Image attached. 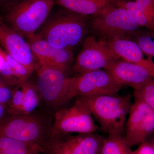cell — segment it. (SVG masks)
Segmentation results:
<instances>
[{
    "label": "cell",
    "instance_id": "cell-10",
    "mask_svg": "<svg viewBox=\"0 0 154 154\" xmlns=\"http://www.w3.org/2000/svg\"><path fill=\"white\" fill-rule=\"evenodd\" d=\"M107 42L98 40L92 35L86 36L83 47L72 66L77 75L104 69L113 60L119 59Z\"/></svg>",
    "mask_w": 154,
    "mask_h": 154
},
{
    "label": "cell",
    "instance_id": "cell-19",
    "mask_svg": "<svg viewBox=\"0 0 154 154\" xmlns=\"http://www.w3.org/2000/svg\"><path fill=\"white\" fill-rule=\"evenodd\" d=\"M101 154H133V150L123 135H108L102 145Z\"/></svg>",
    "mask_w": 154,
    "mask_h": 154
},
{
    "label": "cell",
    "instance_id": "cell-2",
    "mask_svg": "<svg viewBox=\"0 0 154 154\" xmlns=\"http://www.w3.org/2000/svg\"><path fill=\"white\" fill-rule=\"evenodd\" d=\"M55 0H8L3 21L23 37L36 34L52 11Z\"/></svg>",
    "mask_w": 154,
    "mask_h": 154
},
{
    "label": "cell",
    "instance_id": "cell-1",
    "mask_svg": "<svg viewBox=\"0 0 154 154\" xmlns=\"http://www.w3.org/2000/svg\"><path fill=\"white\" fill-rule=\"evenodd\" d=\"M63 9L51 16L50 14L36 34L53 47L72 50L85 38L90 19Z\"/></svg>",
    "mask_w": 154,
    "mask_h": 154
},
{
    "label": "cell",
    "instance_id": "cell-17",
    "mask_svg": "<svg viewBox=\"0 0 154 154\" xmlns=\"http://www.w3.org/2000/svg\"><path fill=\"white\" fill-rule=\"evenodd\" d=\"M44 153L42 147L37 144L25 142L7 137L0 136V154Z\"/></svg>",
    "mask_w": 154,
    "mask_h": 154
},
{
    "label": "cell",
    "instance_id": "cell-25",
    "mask_svg": "<svg viewBox=\"0 0 154 154\" xmlns=\"http://www.w3.org/2000/svg\"><path fill=\"white\" fill-rule=\"evenodd\" d=\"M13 90L4 86L0 85V103L9 105L12 98Z\"/></svg>",
    "mask_w": 154,
    "mask_h": 154
},
{
    "label": "cell",
    "instance_id": "cell-24",
    "mask_svg": "<svg viewBox=\"0 0 154 154\" xmlns=\"http://www.w3.org/2000/svg\"><path fill=\"white\" fill-rule=\"evenodd\" d=\"M145 13L154 21V0H134Z\"/></svg>",
    "mask_w": 154,
    "mask_h": 154
},
{
    "label": "cell",
    "instance_id": "cell-7",
    "mask_svg": "<svg viewBox=\"0 0 154 154\" xmlns=\"http://www.w3.org/2000/svg\"><path fill=\"white\" fill-rule=\"evenodd\" d=\"M66 72L52 67L40 66L36 86L40 97L48 107L58 109L70 101L71 78Z\"/></svg>",
    "mask_w": 154,
    "mask_h": 154
},
{
    "label": "cell",
    "instance_id": "cell-4",
    "mask_svg": "<svg viewBox=\"0 0 154 154\" xmlns=\"http://www.w3.org/2000/svg\"><path fill=\"white\" fill-rule=\"evenodd\" d=\"M143 28L139 25L124 8L115 2L89 19L91 35L100 41L130 38Z\"/></svg>",
    "mask_w": 154,
    "mask_h": 154
},
{
    "label": "cell",
    "instance_id": "cell-29",
    "mask_svg": "<svg viewBox=\"0 0 154 154\" xmlns=\"http://www.w3.org/2000/svg\"><path fill=\"white\" fill-rule=\"evenodd\" d=\"M147 141L152 146L154 151V132L149 137Z\"/></svg>",
    "mask_w": 154,
    "mask_h": 154
},
{
    "label": "cell",
    "instance_id": "cell-11",
    "mask_svg": "<svg viewBox=\"0 0 154 154\" xmlns=\"http://www.w3.org/2000/svg\"><path fill=\"white\" fill-rule=\"evenodd\" d=\"M154 132V110L145 102L134 99L125 124L124 137L131 147L147 141Z\"/></svg>",
    "mask_w": 154,
    "mask_h": 154
},
{
    "label": "cell",
    "instance_id": "cell-26",
    "mask_svg": "<svg viewBox=\"0 0 154 154\" xmlns=\"http://www.w3.org/2000/svg\"><path fill=\"white\" fill-rule=\"evenodd\" d=\"M138 146L137 148L133 151V154H154L153 149L148 141Z\"/></svg>",
    "mask_w": 154,
    "mask_h": 154
},
{
    "label": "cell",
    "instance_id": "cell-9",
    "mask_svg": "<svg viewBox=\"0 0 154 154\" xmlns=\"http://www.w3.org/2000/svg\"><path fill=\"white\" fill-rule=\"evenodd\" d=\"M122 86L105 69L97 70L71 78L69 96L114 95Z\"/></svg>",
    "mask_w": 154,
    "mask_h": 154
},
{
    "label": "cell",
    "instance_id": "cell-13",
    "mask_svg": "<svg viewBox=\"0 0 154 154\" xmlns=\"http://www.w3.org/2000/svg\"><path fill=\"white\" fill-rule=\"evenodd\" d=\"M0 44L11 57L31 73L36 68L35 57L28 42L0 17Z\"/></svg>",
    "mask_w": 154,
    "mask_h": 154
},
{
    "label": "cell",
    "instance_id": "cell-8",
    "mask_svg": "<svg viewBox=\"0 0 154 154\" xmlns=\"http://www.w3.org/2000/svg\"><path fill=\"white\" fill-rule=\"evenodd\" d=\"M105 139L95 132L49 136L42 149L45 154H101Z\"/></svg>",
    "mask_w": 154,
    "mask_h": 154
},
{
    "label": "cell",
    "instance_id": "cell-5",
    "mask_svg": "<svg viewBox=\"0 0 154 154\" xmlns=\"http://www.w3.org/2000/svg\"><path fill=\"white\" fill-rule=\"evenodd\" d=\"M49 128L33 113L8 115L0 122V136L37 144L42 148L48 137Z\"/></svg>",
    "mask_w": 154,
    "mask_h": 154
},
{
    "label": "cell",
    "instance_id": "cell-12",
    "mask_svg": "<svg viewBox=\"0 0 154 154\" xmlns=\"http://www.w3.org/2000/svg\"><path fill=\"white\" fill-rule=\"evenodd\" d=\"M27 38L40 66L56 68L66 72L73 64L75 59L71 49L53 47L36 34Z\"/></svg>",
    "mask_w": 154,
    "mask_h": 154
},
{
    "label": "cell",
    "instance_id": "cell-23",
    "mask_svg": "<svg viewBox=\"0 0 154 154\" xmlns=\"http://www.w3.org/2000/svg\"><path fill=\"white\" fill-rule=\"evenodd\" d=\"M24 101V92L20 85L13 90L12 98L8 108V115L22 114Z\"/></svg>",
    "mask_w": 154,
    "mask_h": 154
},
{
    "label": "cell",
    "instance_id": "cell-14",
    "mask_svg": "<svg viewBox=\"0 0 154 154\" xmlns=\"http://www.w3.org/2000/svg\"><path fill=\"white\" fill-rule=\"evenodd\" d=\"M104 69L122 86H129L134 90L154 78L146 69L121 59L112 61Z\"/></svg>",
    "mask_w": 154,
    "mask_h": 154
},
{
    "label": "cell",
    "instance_id": "cell-3",
    "mask_svg": "<svg viewBox=\"0 0 154 154\" xmlns=\"http://www.w3.org/2000/svg\"><path fill=\"white\" fill-rule=\"evenodd\" d=\"M80 100L88 108L99 128L107 134L123 135L132 103L129 96L117 95L81 96Z\"/></svg>",
    "mask_w": 154,
    "mask_h": 154
},
{
    "label": "cell",
    "instance_id": "cell-6",
    "mask_svg": "<svg viewBox=\"0 0 154 154\" xmlns=\"http://www.w3.org/2000/svg\"><path fill=\"white\" fill-rule=\"evenodd\" d=\"M99 128L87 107L79 99L71 107L57 110L49 136L95 133Z\"/></svg>",
    "mask_w": 154,
    "mask_h": 154
},
{
    "label": "cell",
    "instance_id": "cell-31",
    "mask_svg": "<svg viewBox=\"0 0 154 154\" xmlns=\"http://www.w3.org/2000/svg\"><path fill=\"white\" fill-rule=\"evenodd\" d=\"M114 1H116V0H114Z\"/></svg>",
    "mask_w": 154,
    "mask_h": 154
},
{
    "label": "cell",
    "instance_id": "cell-18",
    "mask_svg": "<svg viewBox=\"0 0 154 154\" xmlns=\"http://www.w3.org/2000/svg\"><path fill=\"white\" fill-rule=\"evenodd\" d=\"M115 3L124 8L140 26L154 32V21L145 13L134 0H116Z\"/></svg>",
    "mask_w": 154,
    "mask_h": 154
},
{
    "label": "cell",
    "instance_id": "cell-16",
    "mask_svg": "<svg viewBox=\"0 0 154 154\" xmlns=\"http://www.w3.org/2000/svg\"><path fill=\"white\" fill-rule=\"evenodd\" d=\"M115 2L114 0H55V4L61 8L88 17L99 14Z\"/></svg>",
    "mask_w": 154,
    "mask_h": 154
},
{
    "label": "cell",
    "instance_id": "cell-30",
    "mask_svg": "<svg viewBox=\"0 0 154 154\" xmlns=\"http://www.w3.org/2000/svg\"><path fill=\"white\" fill-rule=\"evenodd\" d=\"M8 0H0V8H2L3 6L7 2Z\"/></svg>",
    "mask_w": 154,
    "mask_h": 154
},
{
    "label": "cell",
    "instance_id": "cell-22",
    "mask_svg": "<svg viewBox=\"0 0 154 154\" xmlns=\"http://www.w3.org/2000/svg\"><path fill=\"white\" fill-rule=\"evenodd\" d=\"M134 99L145 102L154 110V78L140 88L134 90Z\"/></svg>",
    "mask_w": 154,
    "mask_h": 154
},
{
    "label": "cell",
    "instance_id": "cell-15",
    "mask_svg": "<svg viewBox=\"0 0 154 154\" xmlns=\"http://www.w3.org/2000/svg\"><path fill=\"white\" fill-rule=\"evenodd\" d=\"M107 43L119 58L144 68L154 77V61L132 39L116 38Z\"/></svg>",
    "mask_w": 154,
    "mask_h": 154
},
{
    "label": "cell",
    "instance_id": "cell-21",
    "mask_svg": "<svg viewBox=\"0 0 154 154\" xmlns=\"http://www.w3.org/2000/svg\"><path fill=\"white\" fill-rule=\"evenodd\" d=\"M130 39L134 41L147 55L154 57V32L143 28Z\"/></svg>",
    "mask_w": 154,
    "mask_h": 154
},
{
    "label": "cell",
    "instance_id": "cell-20",
    "mask_svg": "<svg viewBox=\"0 0 154 154\" xmlns=\"http://www.w3.org/2000/svg\"><path fill=\"white\" fill-rule=\"evenodd\" d=\"M20 85L24 92L22 114H32L39 105L40 96L38 89L28 80Z\"/></svg>",
    "mask_w": 154,
    "mask_h": 154
},
{
    "label": "cell",
    "instance_id": "cell-28",
    "mask_svg": "<svg viewBox=\"0 0 154 154\" xmlns=\"http://www.w3.org/2000/svg\"><path fill=\"white\" fill-rule=\"evenodd\" d=\"M6 57L7 53L0 48V69L2 68V67L6 63Z\"/></svg>",
    "mask_w": 154,
    "mask_h": 154
},
{
    "label": "cell",
    "instance_id": "cell-27",
    "mask_svg": "<svg viewBox=\"0 0 154 154\" xmlns=\"http://www.w3.org/2000/svg\"><path fill=\"white\" fill-rule=\"evenodd\" d=\"M8 114V109H6V105L0 103V122L6 118Z\"/></svg>",
    "mask_w": 154,
    "mask_h": 154
}]
</instances>
